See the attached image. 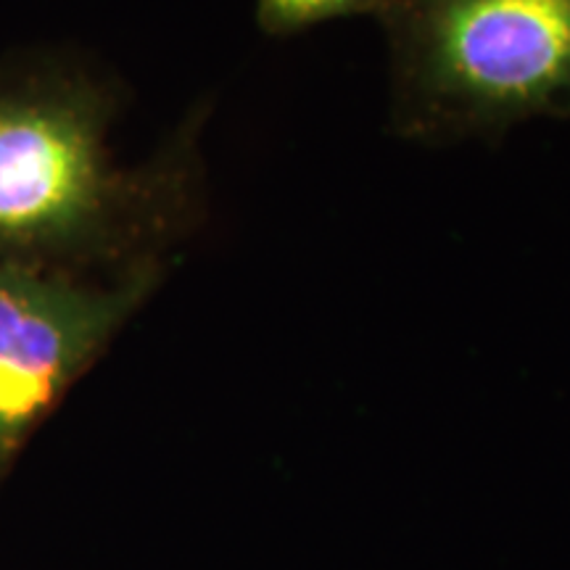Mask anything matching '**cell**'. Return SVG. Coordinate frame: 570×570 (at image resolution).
Here are the masks:
<instances>
[{"label":"cell","instance_id":"1","mask_svg":"<svg viewBox=\"0 0 570 570\" xmlns=\"http://www.w3.org/2000/svg\"><path fill=\"white\" fill-rule=\"evenodd\" d=\"M111 96L82 77L0 80V259L63 267L159 262L190 204L194 156L114 159Z\"/></svg>","mask_w":570,"mask_h":570},{"label":"cell","instance_id":"2","mask_svg":"<svg viewBox=\"0 0 570 570\" xmlns=\"http://www.w3.org/2000/svg\"><path fill=\"white\" fill-rule=\"evenodd\" d=\"M391 132L449 146L570 119V0H389Z\"/></svg>","mask_w":570,"mask_h":570},{"label":"cell","instance_id":"3","mask_svg":"<svg viewBox=\"0 0 570 570\" xmlns=\"http://www.w3.org/2000/svg\"><path fill=\"white\" fill-rule=\"evenodd\" d=\"M161 262L109 281L0 259V479L42 420L159 288Z\"/></svg>","mask_w":570,"mask_h":570},{"label":"cell","instance_id":"4","mask_svg":"<svg viewBox=\"0 0 570 570\" xmlns=\"http://www.w3.org/2000/svg\"><path fill=\"white\" fill-rule=\"evenodd\" d=\"M389 0H256V24L269 38H291L333 19L377 17Z\"/></svg>","mask_w":570,"mask_h":570}]
</instances>
